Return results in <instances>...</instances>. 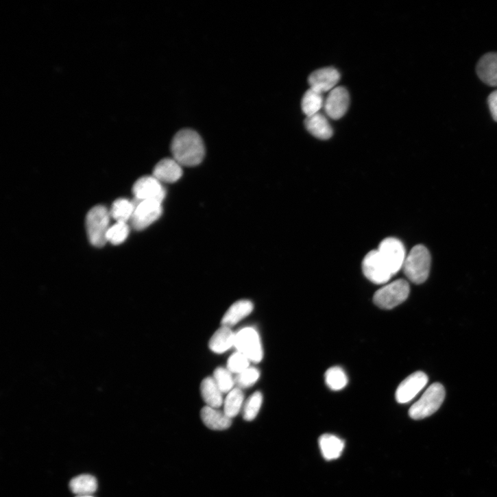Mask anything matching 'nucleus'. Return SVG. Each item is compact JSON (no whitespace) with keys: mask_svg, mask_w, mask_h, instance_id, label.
<instances>
[{"mask_svg":"<svg viewBox=\"0 0 497 497\" xmlns=\"http://www.w3.org/2000/svg\"><path fill=\"white\" fill-rule=\"evenodd\" d=\"M428 382V376L423 372H416L407 377L398 387L395 397L397 402L407 404L424 388Z\"/></svg>","mask_w":497,"mask_h":497,"instance_id":"11","label":"nucleus"},{"mask_svg":"<svg viewBox=\"0 0 497 497\" xmlns=\"http://www.w3.org/2000/svg\"><path fill=\"white\" fill-rule=\"evenodd\" d=\"M244 393L242 390L238 387L233 389L228 393L224 402L225 414L233 419L236 417L243 408Z\"/></svg>","mask_w":497,"mask_h":497,"instance_id":"25","label":"nucleus"},{"mask_svg":"<svg viewBox=\"0 0 497 497\" xmlns=\"http://www.w3.org/2000/svg\"><path fill=\"white\" fill-rule=\"evenodd\" d=\"M362 269L365 276L377 284L386 283L393 276L378 250L367 253L363 260Z\"/></svg>","mask_w":497,"mask_h":497,"instance_id":"6","label":"nucleus"},{"mask_svg":"<svg viewBox=\"0 0 497 497\" xmlns=\"http://www.w3.org/2000/svg\"><path fill=\"white\" fill-rule=\"evenodd\" d=\"M377 250L393 275L403 269L407 256L401 241L395 238L385 239L380 243Z\"/></svg>","mask_w":497,"mask_h":497,"instance_id":"9","label":"nucleus"},{"mask_svg":"<svg viewBox=\"0 0 497 497\" xmlns=\"http://www.w3.org/2000/svg\"><path fill=\"white\" fill-rule=\"evenodd\" d=\"M130 233V228L126 223H117L111 226L107 234L108 242L113 245H120L125 241Z\"/></svg>","mask_w":497,"mask_h":497,"instance_id":"28","label":"nucleus"},{"mask_svg":"<svg viewBox=\"0 0 497 497\" xmlns=\"http://www.w3.org/2000/svg\"><path fill=\"white\" fill-rule=\"evenodd\" d=\"M307 130L315 137L321 140H328L333 135V130L327 118L318 113L305 121Z\"/></svg>","mask_w":497,"mask_h":497,"instance_id":"18","label":"nucleus"},{"mask_svg":"<svg viewBox=\"0 0 497 497\" xmlns=\"http://www.w3.org/2000/svg\"><path fill=\"white\" fill-rule=\"evenodd\" d=\"M213 378L223 393H229L233 389L235 385L234 378L232 372L228 369L217 368L215 370Z\"/></svg>","mask_w":497,"mask_h":497,"instance_id":"29","label":"nucleus"},{"mask_svg":"<svg viewBox=\"0 0 497 497\" xmlns=\"http://www.w3.org/2000/svg\"><path fill=\"white\" fill-rule=\"evenodd\" d=\"M236 335L231 328L222 326L213 336L210 341V350L217 354H222L235 344Z\"/></svg>","mask_w":497,"mask_h":497,"instance_id":"20","label":"nucleus"},{"mask_svg":"<svg viewBox=\"0 0 497 497\" xmlns=\"http://www.w3.org/2000/svg\"><path fill=\"white\" fill-rule=\"evenodd\" d=\"M239 352L247 356L250 361L260 363L263 357V351L258 332L253 328L241 330L236 335L235 344Z\"/></svg>","mask_w":497,"mask_h":497,"instance_id":"8","label":"nucleus"},{"mask_svg":"<svg viewBox=\"0 0 497 497\" xmlns=\"http://www.w3.org/2000/svg\"><path fill=\"white\" fill-rule=\"evenodd\" d=\"M201 417L204 424L213 431H225L232 426V419L224 412L209 407H204L201 412Z\"/></svg>","mask_w":497,"mask_h":497,"instance_id":"17","label":"nucleus"},{"mask_svg":"<svg viewBox=\"0 0 497 497\" xmlns=\"http://www.w3.org/2000/svg\"><path fill=\"white\" fill-rule=\"evenodd\" d=\"M153 175L160 182L173 183L182 175V165L173 158H165L154 167Z\"/></svg>","mask_w":497,"mask_h":497,"instance_id":"14","label":"nucleus"},{"mask_svg":"<svg viewBox=\"0 0 497 497\" xmlns=\"http://www.w3.org/2000/svg\"><path fill=\"white\" fill-rule=\"evenodd\" d=\"M133 193L135 200L154 201L161 204L166 195V191L162 182L154 175L139 178L133 186Z\"/></svg>","mask_w":497,"mask_h":497,"instance_id":"10","label":"nucleus"},{"mask_svg":"<svg viewBox=\"0 0 497 497\" xmlns=\"http://www.w3.org/2000/svg\"><path fill=\"white\" fill-rule=\"evenodd\" d=\"M76 497H94L93 495L77 496Z\"/></svg>","mask_w":497,"mask_h":497,"instance_id":"33","label":"nucleus"},{"mask_svg":"<svg viewBox=\"0 0 497 497\" xmlns=\"http://www.w3.org/2000/svg\"><path fill=\"white\" fill-rule=\"evenodd\" d=\"M135 210L134 201L126 198H120L117 200L111 209V217L117 223H126L130 221Z\"/></svg>","mask_w":497,"mask_h":497,"instance_id":"23","label":"nucleus"},{"mask_svg":"<svg viewBox=\"0 0 497 497\" xmlns=\"http://www.w3.org/2000/svg\"><path fill=\"white\" fill-rule=\"evenodd\" d=\"M349 106L350 95L348 90L345 87L337 86L328 95L324 109L330 118L339 120L346 114Z\"/></svg>","mask_w":497,"mask_h":497,"instance_id":"12","label":"nucleus"},{"mask_svg":"<svg viewBox=\"0 0 497 497\" xmlns=\"http://www.w3.org/2000/svg\"><path fill=\"white\" fill-rule=\"evenodd\" d=\"M260 377L259 371L254 367H249L238 374L234 378L235 385L239 389H245L254 385Z\"/></svg>","mask_w":497,"mask_h":497,"instance_id":"30","label":"nucleus"},{"mask_svg":"<svg viewBox=\"0 0 497 497\" xmlns=\"http://www.w3.org/2000/svg\"><path fill=\"white\" fill-rule=\"evenodd\" d=\"M201 391L203 399L208 407L218 409L224 404L223 393L213 377H207L202 381Z\"/></svg>","mask_w":497,"mask_h":497,"instance_id":"19","label":"nucleus"},{"mask_svg":"<svg viewBox=\"0 0 497 497\" xmlns=\"http://www.w3.org/2000/svg\"><path fill=\"white\" fill-rule=\"evenodd\" d=\"M431 266V256L428 250L422 245H418L407 256L403 269L411 282L420 284L428 279Z\"/></svg>","mask_w":497,"mask_h":497,"instance_id":"3","label":"nucleus"},{"mask_svg":"<svg viewBox=\"0 0 497 497\" xmlns=\"http://www.w3.org/2000/svg\"><path fill=\"white\" fill-rule=\"evenodd\" d=\"M69 487L77 496L92 495L97 489V481L92 475L81 474L70 481Z\"/></svg>","mask_w":497,"mask_h":497,"instance_id":"22","label":"nucleus"},{"mask_svg":"<svg viewBox=\"0 0 497 497\" xmlns=\"http://www.w3.org/2000/svg\"><path fill=\"white\" fill-rule=\"evenodd\" d=\"M253 304L247 300H241L234 304L222 319V326L232 328L241 320L248 317L253 311Z\"/></svg>","mask_w":497,"mask_h":497,"instance_id":"16","label":"nucleus"},{"mask_svg":"<svg viewBox=\"0 0 497 497\" xmlns=\"http://www.w3.org/2000/svg\"><path fill=\"white\" fill-rule=\"evenodd\" d=\"M446 396L444 387L439 383L431 385L421 399L410 409L409 415L415 420L427 418L435 413L441 407Z\"/></svg>","mask_w":497,"mask_h":497,"instance_id":"5","label":"nucleus"},{"mask_svg":"<svg viewBox=\"0 0 497 497\" xmlns=\"http://www.w3.org/2000/svg\"><path fill=\"white\" fill-rule=\"evenodd\" d=\"M341 75L337 69L328 67L314 71L309 77L311 88L324 93L334 89L340 80Z\"/></svg>","mask_w":497,"mask_h":497,"instance_id":"13","label":"nucleus"},{"mask_svg":"<svg viewBox=\"0 0 497 497\" xmlns=\"http://www.w3.org/2000/svg\"><path fill=\"white\" fill-rule=\"evenodd\" d=\"M324 104L323 94L310 88L304 95L302 108L307 117H310L319 113Z\"/></svg>","mask_w":497,"mask_h":497,"instance_id":"24","label":"nucleus"},{"mask_svg":"<svg viewBox=\"0 0 497 497\" xmlns=\"http://www.w3.org/2000/svg\"><path fill=\"white\" fill-rule=\"evenodd\" d=\"M171 151L173 158L180 165L186 167L201 164L206 155L202 136L191 129L182 130L174 136Z\"/></svg>","mask_w":497,"mask_h":497,"instance_id":"1","label":"nucleus"},{"mask_svg":"<svg viewBox=\"0 0 497 497\" xmlns=\"http://www.w3.org/2000/svg\"><path fill=\"white\" fill-rule=\"evenodd\" d=\"M250 360L244 354L237 352L232 355L228 361V369L237 374L250 367Z\"/></svg>","mask_w":497,"mask_h":497,"instance_id":"31","label":"nucleus"},{"mask_svg":"<svg viewBox=\"0 0 497 497\" xmlns=\"http://www.w3.org/2000/svg\"><path fill=\"white\" fill-rule=\"evenodd\" d=\"M263 404V395L256 391L251 395L243 408V417L247 422H252L257 417Z\"/></svg>","mask_w":497,"mask_h":497,"instance_id":"27","label":"nucleus"},{"mask_svg":"<svg viewBox=\"0 0 497 497\" xmlns=\"http://www.w3.org/2000/svg\"><path fill=\"white\" fill-rule=\"evenodd\" d=\"M326 383L334 391H339L346 387L348 379L345 371L340 367H332L326 373Z\"/></svg>","mask_w":497,"mask_h":497,"instance_id":"26","label":"nucleus"},{"mask_svg":"<svg viewBox=\"0 0 497 497\" xmlns=\"http://www.w3.org/2000/svg\"><path fill=\"white\" fill-rule=\"evenodd\" d=\"M411 291L410 284L406 280H394L375 292L374 304L384 310H391L404 303Z\"/></svg>","mask_w":497,"mask_h":497,"instance_id":"4","label":"nucleus"},{"mask_svg":"<svg viewBox=\"0 0 497 497\" xmlns=\"http://www.w3.org/2000/svg\"><path fill=\"white\" fill-rule=\"evenodd\" d=\"M135 210L130 220L136 230H143L156 221L162 215V204L154 201L134 200Z\"/></svg>","mask_w":497,"mask_h":497,"instance_id":"7","label":"nucleus"},{"mask_svg":"<svg viewBox=\"0 0 497 497\" xmlns=\"http://www.w3.org/2000/svg\"><path fill=\"white\" fill-rule=\"evenodd\" d=\"M487 104L493 119L497 122V90L490 93Z\"/></svg>","mask_w":497,"mask_h":497,"instance_id":"32","label":"nucleus"},{"mask_svg":"<svg viewBox=\"0 0 497 497\" xmlns=\"http://www.w3.org/2000/svg\"><path fill=\"white\" fill-rule=\"evenodd\" d=\"M110 217V211L103 206H95L88 212L86 228L88 240L93 246L102 247L108 243Z\"/></svg>","mask_w":497,"mask_h":497,"instance_id":"2","label":"nucleus"},{"mask_svg":"<svg viewBox=\"0 0 497 497\" xmlns=\"http://www.w3.org/2000/svg\"><path fill=\"white\" fill-rule=\"evenodd\" d=\"M476 73L485 84L497 86V53L484 55L477 64Z\"/></svg>","mask_w":497,"mask_h":497,"instance_id":"15","label":"nucleus"},{"mask_svg":"<svg viewBox=\"0 0 497 497\" xmlns=\"http://www.w3.org/2000/svg\"><path fill=\"white\" fill-rule=\"evenodd\" d=\"M319 446L324 457L328 461L341 457L345 443L340 438L332 435H324L319 439Z\"/></svg>","mask_w":497,"mask_h":497,"instance_id":"21","label":"nucleus"}]
</instances>
